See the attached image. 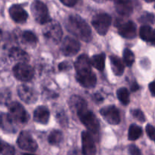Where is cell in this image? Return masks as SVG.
Instances as JSON below:
<instances>
[{"instance_id":"cell-1","label":"cell","mask_w":155,"mask_h":155,"mask_svg":"<svg viewBox=\"0 0 155 155\" xmlns=\"http://www.w3.org/2000/svg\"><path fill=\"white\" fill-rule=\"evenodd\" d=\"M65 26L70 33L81 40L88 42L92 39L90 27L79 15H71Z\"/></svg>"},{"instance_id":"cell-2","label":"cell","mask_w":155,"mask_h":155,"mask_svg":"<svg viewBox=\"0 0 155 155\" xmlns=\"http://www.w3.org/2000/svg\"><path fill=\"white\" fill-rule=\"evenodd\" d=\"M80 120L88 130L94 136H98L100 131V124L95 115L87 108L82 110L77 114Z\"/></svg>"},{"instance_id":"cell-3","label":"cell","mask_w":155,"mask_h":155,"mask_svg":"<svg viewBox=\"0 0 155 155\" xmlns=\"http://www.w3.org/2000/svg\"><path fill=\"white\" fill-rule=\"evenodd\" d=\"M42 33L47 40L54 44L58 43L63 35V31L60 24L56 21H51L45 24Z\"/></svg>"},{"instance_id":"cell-4","label":"cell","mask_w":155,"mask_h":155,"mask_svg":"<svg viewBox=\"0 0 155 155\" xmlns=\"http://www.w3.org/2000/svg\"><path fill=\"white\" fill-rule=\"evenodd\" d=\"M31 12L35 21L40 24H45L51 21L47 6L42 2L36 0L31 5Z\"/></svg>"},{"instance_id":"cell-5","label":"cell","mask_w":155,"mask_h":155,"mask_svg":"<svg viewBox=\"0 0 155 155\" xmlns=\"http://www.w3.org/2000/svg\"><path fill=\"white\" fill-rule=\"evenodd\" d=\"M9 114L16 124H24L28 122L30 115L20 103L13 101L8 104Z\"/></svg>"},{"instance_id":"cell-6","label":"cell","mask_w":155,"mask_h":155,"mask_svg":"<svg viewBox=\"0 0 155 155\" xmlns=\"http://www.w3.org/2000/svg\"><path fill=\"white\" fill-rule=\"evenodd\" d=\"M111 21L112 18L108 14L100 13L92 18V24L98 34L104 36L108 31Z\"/></svg>"},{"instance_id":"cell-7","label":"cell","mask_w":155,"mask_h":155,"mask_svg":"<svg viewBox=\"0 0 155 155\" xmlns=\"http://www.w3.org/2000/svg\"><path fill=\"white\" fill-rule=\"evenodd\" d=\"M13 74L16 79L23 82L30 81L34 76V70L26 63H18L13 68Z\"/></svg>"},{"instance_id":"cell-8","label":"cell","mask_w":155,"mask_h":155,"mask_svg":"<svg viewBox=\"0 0 155 155\" xmlns=\"http://www.w3.org/2000/svg\"><path fill=\"white\" fill-rule=\"evenodd\" d=\"M20 148L29 152H35L38 148V145L33 139L31 135L27 131H22L20 133L17 140Z\"/></svg>"},{"instance_id":"cell-9","label":"cell","mask_w":155,"mask_h":155,"mask_svg":"<svg viewBox=\"0 0 155 155\" xmlns=\"http://www.w3.org/2000/svg\"><path fill=\"white\" fill-rule=\"evenodd\" d=\"M80 42H78V40L71 36H67L63 40L61 46V51L63 53L64 55L68 56V57L75 55L80 51Z\"/></svg>"},{"instance_id":"cell-10","label":"cell","mask_w":155,"mask_h":155,"mask_svg":"<svg viewBox=\"0 0 155 155\" xmlns=\"http://www.w3.org/2000/svg\"><path fill=\"white\" fill-rule=\"evenodd\" d=\"M100 114L104 120L111 125H117L120 122L119 110L115 106L110 105L103 107L100 110Z\"/></svg>"},{"instance_id":"cell-11","label":"cell","mask_w":155,"mask_h":155,"mask_svg":"<svg viewBox=\"0 0 155 155\" xmlns=\"http://www.w3.org/2000/svg\"><path fill=\"white\" fill-rule=\"evenodd\" d=\"M18 94L20 98L27 104H33L37 101V92L33 89L25 85H21L18 86Z\"/></svg>"},{"instance_id":"cell-12","label":"cell","mask_w":155,"mask_h":155,"mask_svg":"<svg viewBox=\"0 0 155 155\" xmlns=\"http://www.w3.org/2000/svg\"><path fill=\"white\" fill-rule=\"evenodd\" d=\"M91 60L86 54H81L74 64L77 75H84L92 72Z\"/></svg>"},{"instance_id":"cell-13","label":"cell","mask_w":155,"mask_h":155,"mask_svg":"<svg viewBox=\"0 0 155 155\" xmlns=\"http://www.w3.org/2000/svg\"><path fill=\"white\" fill-rule=\"evenodd\" d=\"M82 151L86 155L96 154V146L93 138L88 132L82 133Z\"/></svg>"},{"instance_id":"cell-14","label":"cell","mask_w":155,"mask_h":155,"mask_svg":"<svg viewBox=\"0 0 155 155\" xmlns=\"http://www.w3.org/2000/svg\"><path fill=\"white\" fill-rule=\"evenodd\" d=\"M137 27L133 21H129L127 22L121 24L118 27V33L126 39H133L136 36Z\"/></svg>"},{"instance_id":"cell-15","label":"cell","mask_w":155,"mask_h":155,"mask_svg":"<svg viewBox=\"0 0 155 155\" xmlns=\"http://www.w3.org/2000/svg\"><path fill=\"white\" fill-rule=\"evenodd\" d=\"M0 128L5 133H16V123L9 114H0Z\"/></svg>"},{"instance_id":"cell-16","label":"cell","mask_w":155,"mask_h":155,"mask_svg":"<svg viewBox=\"0 0 155 155\" xmlns=\"http://www.w3.org/2000/svg\"><path fill=\"white\" fill-rule=\"evenodd\" d=\"M9 15L16 23H24L28 18L27 12L19 5H13L9 8Z\"/></svg>"},{"instance_id":"cell-17","label":"cell","mask_w":155,"mask_h":155,"mask_svg":"<svg viewBox=\"0 0 155 155\" xmlns=\"http://www.w3.org/2000/svg\"><path fill=\"white\" fill-rule=\"evenodd\" d=\"M115 8L122 16H130L133 12V5L132 0H114Z\"/></svg>"},{"instance_id":"cell-18","label":"cell","mask_w":155,"mask_h":155,"mask_svg":"<svg viewBox=\"0 0 155 155\" xmlns=\"http://www.w3.org/2000/svg\"><path fill=\"white\" fill-rule=\"evenodd\" d=\"M69 106L71 110L78 114L82 110L87 108V103L82 97L79 95H73L69 100Z\"/></svg>"},{"instance_id":"cell-19","label":"cell","mask_w":155,"mask_h":155,"mask_svg":"<svg viewBox=\"0 0 155 155\" xmlns=\"http://www.w3.org/2000/svg\"><path fill=\"white\" fill-rule=\"evenodd\" d=\"M9 57L14 61L18 63H27L30 61V56L26 51L20 48L14 47L9 51Z\"/></svg>"},{"instance_id":"cell-20","label":"cell","mask_w":155,"mask_h":155,"mask_svg":"<svg viewBox=\"0 0 155 155\" xmlns=\"http://www.w3.org/2000/svg\"><path fill=\"white\" fill-rule=\"evenodd\" d=\"M50 113L48 108L44 106H39L33 113V119L36 122L41 124H47L49 120Z\"/></svg>"},{"instance_id":"cell-21","label":"cell","mask_w":155,"mask_h":155,"mask_svg":"<svg viewBox=\"0 0 155 155\" xmlns=\"http://www.w3.org/2000/svg\"><path fill=\"white\" fill-rule=\"evenodd\" d=\"M76 78L80 84L83 87L92 88L96 85L97 78L93 72L85 74V75H77Z\"/></svg>"},{"instance_id":"cell-22","label":"cell","mask_w":155,"mask_h":155,"mask_svg":"<svg viewBox=\"0 0 155 155\" xmlns=\"http://www.w3.org/2000/svg\"><path fill=\"white\" fill-rule=\"evenodd\" d=\"M110 65L114 74L117 76H121L124 72V64L122 60L116 55L110 56Z\"/></svg>"},{"instance_id":"cell-23","label":"cell","mask_w":155,"mask_h":155,"mask_svg":"<svg viewBox=\"0 0 155 155\" xmlns=\"http://www.w3.org/2000/svg\"><path fill=\"white\" fill-rule=\"evenodd\" d=\"M105 58L106 55L104 53L95 54L92 56L91 58V64L92 66L99 71H103L104 69V65H105Z\"/></svg>"},{"instance_id":"cell-24","label":"cell","mask_w":155,"mask_h":155,"mask_svg":"<svg viewBox=\"0 0 155 155\" xmlns=\"http://www.w3.org/2000/svg\"><path fill=\"white\" fill-rule=\"evenodd\" d=\"M63 139V133L59 130H53L48 137V141L50 145H54V146L60 145Z\"/></svg>"},{"instance_id":"cell-25","label":"cell","mask_w":155,"mask_h":155,"mask_svg":"<svg viewBox=\"0 0 155 155\" xmlns=\"http://www.w3.org/2000/svg\"><path fill=\"white\" fill-rule=\"evenodd\" d=\"M142 130L140 127L136 125V124H132L129 128L128 133V139L130 141L137 140L138 139L142 136Z\"/></svg>"},{"instance_id":"cell-26","label":"cell","mask_w":155,"mask_h":155,"mask_svg":"<svg viewBox=\"0 0 155 155\" xmlns=\"http://www.w3.org/2000/svg\"><path fill=\"white\" fill-rule=\"evenodd\" d=\"M153 35V30L149 25L145 24L142 26L139 30V36L142 40L145 42H151Z\"/></svg>"},{"instance_id":"cell-27","label":"cell","mask_w":155,"mask_h":155,"mask_svg":"<svg viewBox=\"0 0 155 155\" xmlns=\"http://www.w3.org/2000/svg\"><path fill=\"white\" fill-rule=\"evenodd\" d=\"M21 39L24 43L30 45H35L37 43L38 40L37 37L35 36L34 33L29 30L23 32L21 34Z\"/></svg>"},{"instance_id":"cell-28","label":"cell","mask_w":155,"mask_h":155,"mask_svg":"<svg viewBox=\"0 0 155 155\" xmlns=\"http://www.w3.org/2000/svg\"><path fill=\"white\" fill-rule=\"evenodd\" d=\"M117 95L118 99L120 100L121 103L124 105H127L130 101V92L127 88H120L117 92Z\"/></svg>"},{"instance_id":"cell-29","label":"cell","mask_w":155,"mask_h":155,"mask_svg":"<svg viewBox=\"0 0 155 155\" xmlns=\"http://www.w3.org/2000/svg\"><path fill=\"white\" fill-rule=\"evenodd\" d=\"M124 61L127 67H131L135 61V55L133 51L129 48H126L124 51Z\"/></svg>"},{"instance_id":"cell-30","label":"cell","mask_w":155,"mask_h":155,"mask_svg":"<svg viewBox=\"0 0 155 155\" xmlns=\"http://www.w3.org/2000/svg\"><path fill=\"white\" fill-rule=\"evenodd\" d=\"M15 152V148L12 145L0 139V154H14Z\"/></svg>"},{"instance_id":"cell-31","label":"cell","mask_w":155,"mask_h":155,"mask_svg":"<svg viewBox=\"0 0 155 155\" xmlns=\"http://www.w3.org/2000/svg\"><path fill=\"white\" fill-rule=\"evenodd\" d=\"M139 22L142 24H154L155 23V16L153 14L145 12L143 15H141L139 19Z\"/></svg>"},{"instance_id":"cell-32","label":"cell","mask_w":155,"mask_h":155,"mask_svg":"<svg viewBox=\"0 0 155 155\" xmlns=\"http://www.w3.org/2000/svg\"><path fill=\"white\" fill-rule=\"evenodd\" d=\"M131 113L133 116L140 122L144 123L145 121V116L144 115L143 112L139 109H135V110H131Z\"/></svg>"},{"instance_id":"cell-33","label":"cell","mask_w":155,"mask_h":155,"mask_svg":"<svg viewBox=\"0 0 155 155\" xmlns=\"http://www.w3.org/2000/svg\"><path fill=\"white\" fill-rule=\"evenodd\" d=\"M146 133L147 135L148 136V137L150 138V139H151L152 141H154L155 142V128L153 126L147 125L146 127Z\"/></svg>"},{"instance_id":"cell-34","label":"cell","mask_w":155,"mask_h":155,"mask_svg":"<svg viewBox=\"0 0 155 155\" xmlns=\"http://www.w3.org/2000/svg\"><path fill=\"white\" fill-rule=\"evenodd\" d=\"M71 68V63L68 61L61 62V63L59 64V65H58V69H59V71H69Z\"/></svg>"},{"instance_id":"cell-35","label":"cell","mask_w":155,"mask_h":155,"mask_svg":"<svg viewBox=\"0 0 155 155\" xmlns=\"http://www.w3.org/2000/svg\"><path fill=\"white\" fill-rule=\"evenodd\" d=\"M129 153L132 155H140L142 154L139 148L134 145H130V147H129Z\"/></svg>"},{"instance_id":"cell-36","label":"cell","mask_w":155,"mask_h":155,"mask_svg":"<svg viewBox=\"0 0 155 155\" xmlns=\"http://www.w3.org/2000/svg\"><path fill=\"white\" fill-rule=\"evenodd\" d=\"M60 1L64 5L68 6V7H72V6H74L77 4L78 0H60Z\"/></svg>"},{"instance_id":"cell-37","label":"cell","mask_w":155,"mask_h":155,"mask_svg":"<svg viewBox=\"0 0 155 155\" xmlns=\"http://www.w3.org/2000/svg\"><path fill=\"white\" fill-rule=\"evenodd\" d=\"M9 97H10V94L9 93H1L0 94V101H1L2 98V104H4L5 102L8 101L7 100L9 99Z\"/></svg>"},{"instance_id":"cell-38","label":"cell","mask_w":155,"mask_h":155,"mask_svg":"<svg viewBox=\"0 0 155 155\" xmlns=\"http://www.w3.org/2000/svg\"><path fill=\"white\" fill-rule=\"evenodd\" d=\"M149 90L153 96H155V80L149 84Z\"/></svg>"},{"instance_id":"cell-39","label":"cell","mask_w":155,"mask_h":155,"mask_svg":"<svg viewBox=\"0 0 155 155\" xmlns=\"http://www.w3.org/2000/svg\"><path fill=\"white\" fill-rule=\"evenodd\" d=\"M139 85H138L136 83H135L133 86H131V90L133 91V92H135V91L138 90V89H139Z\"/></svg>"},{"instance_id":"cell-40","label":"cell","mask_w":155,"mask_h":155,"mask_svg":"<svg viewBox=\"0 0 155 155\" xmlns=\"http://www.w3.org/2000/svg\"><path fill=\"white\" fill-rule=\"evenodd\" d=\"M151 42L152 45H155V30H153V35H152V38H151Z\"/></svg>"},{"instance_id":"cell-41","label":"cell","mask_w":155,"mask_h":155,"mask_svg":"<svg viewBox=\"0 0 155 155\" xmlns=\"http://www.w3.org/2000/svg\"><path fill=\"white\" fill-rule=\"evenodd\" d=\"M145 2H152L155 1V0H145Z\"/></svg>"},{"instance_id":"cell-42","label":"cell","mask_w":155,"mask_h":155,"mask_svg":"<svg viewBox=\"0 0 155 155\" xmlns=\"http://www.w3.org/2000/svg\"><path fill=\"white\" fill-rule=\"evenodd\" d=\"M2 30H0V42H1V39H2Z\"/></svg>"}]
</instances>
